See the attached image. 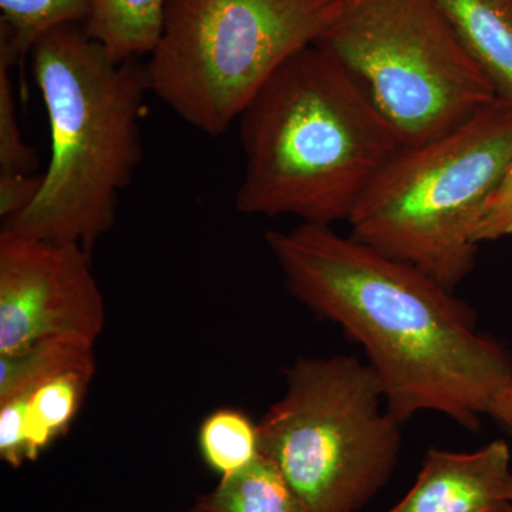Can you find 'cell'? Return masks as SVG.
<instances>
[{"mask_svg":"<svg viewBox=\"0 0 512 512\" xmlns=\"http://www.w3.org/2000/svg\"><path fill=\"white\" fill-rule=\"evenodd\" d=\"M265 239L293 298L363 349L394 419L434 412L480 427L512 380V356L478 330L476 313L454 291L325 225Z\"/></svg>","mask_w":512,"mask_h":512,"instance_id":"obj_1","label":"cell"},{"mask_svg":"<svg viewBox=\"0 0 512 512\" xmlns=\"http://www.w3.org/2000/svg\"><path fill=\"white\" fill-rule=\"evenodd\" d=\"M238 123L245 167L235 207L302 224L348 222L404 148L362 83L320 43L288 60Z\"/></svg>","mask_w":512,"mask_h":512,"instance_id":"obj_2","label":"cell"},{"mask_svg":"<svg viewBox=\"0 0 512 512\" xmlns=\"http://www.w3.org/2000/svg\"><path fill=\"white\" fill-rule=\"evenodd\" d=\"M30 55L52 156L35 200L3 228L90 254L113 228L120 192L143 158L146 64L114 62L79 25L46 33Z\"/></svg>","mask_w":512,"mask_h":512,"instance_id":"obj_3","label":"cell"},{"mask_svg":"<svg viewBox=\"0 0 512 512\" xmlns=\"http://www.w3.org/2000/svg\"><path fill=\"white\" fill-rule=\"evenodd\" d=\"M512 161V104L497 99L444 136L404 147L348 220L350 237L456 291L476 265L474 227Z\"/></svg>","mask_w":512,"mask_h":512,"instance_id":"obj_4","label":"cell"},{"mask_svg":"<svg viewBox=\"0 0 512 512\" xmlns=\"http://www.w3.org/2000/svg\"><path fill=\"white\" fill-rule=\"evenodd\" d=\"M345 0H167L146 72L150 93L220 137L288 60L318 45Z\"/></svg>","mask_w":512,"mask_h":512,"instance_id":"obj_5","label":"cell"},{"mask_svg":"<svg viewBox=\"0 0 512 512\" xmlns=\"http://www.w3.org/2000/svg\"><path fill=\"white\" fill-rule=\"evenodd\" d=\"M284 396L258 421L259 450L274 461L309 512H357L389 483L402 423L355 356L302 357Z\"/></svg>","mask_w":512,"mask_h":512,"instance_id":"obj_6","label":"cell"},{"mask_svg":"<svg viewBox=\"0 0 512 512\" xmlns=\"http://www.w3.org/2000/svg\"><path fill=\"white\" fill-rule=\"evenodd\" d=\"M320 45L362 83L404 147L450 133L497 100L434 0H345Z\"/></svg>","mask_w":512,"mask_h":512,"instance_id":"obj_7","label":"cell"},{"mask_svg":"<svg viewBox=\"0 0 512 512\" xmlns=\"http://www.w3.org/2000/svg\"><path fill=\"white\" fill-rule=\"evenodd\" d=\"M79 244L0 234V356L16 355L52 338L96 345L106 305Z\"/></svg>","mask_w":512,"mask_h":512,"instance_id":"obj_8","label":"cell"},{"mask_svg":"<svg viewBox=\"0 0 512 512\" xmlns=\"http://www.w3.org/2000/svg\"><path fill=\"white\" fill-rule=\"evenodd\" d=\"M511 477L507 441L471 453L430 448L409 493L386 512H505Z\"/></svg>","mask_w":512,"mask_h":512,"instance_id":"obj_9","label":"cell"},{"mask_svg":"<svg viewBox=\"0 0 512 512\" xmlns=\"http://www.w3.org/2000/svg\"><path fill=\"white\" fill-rule=\"evenodd\" d=\"M461 45L512 104V0H434Z\"/></svg>","mask_w":512,"mask_h":512,"instance_id":"obj_10","label":"cell"},{"mask_svg":"<svg viewBox=\"0 0 512 512\" xmlns=\"http://www.w3.org/2000/svg\"><path fill=\"white\" fill-rule=\"evenodd\" d=\"M167 0H94L82 26L114 62H130L153 52Z\"/></svg>","mask_w":512,"mask_h":512,"instance_id":"obj_11","label":"cell"},{"mask_svg":"<svg viewBox=\"0 0 512 512\" xmlns=\"http://www.w3.org/2000/svg\"><path fill=\"white\" fill-rule=\"evenodd\" d=\"M187 512H309L274 461L259 454L248 466L221 476Z\"/></svg>","mask_w":512,"mask_h":512,"instance_id":"obj_12","label":"cell"},{"mask_svg":"<svg viewBox=\"0 0 512 512\" xmlns=\"http://www.w3.org/2000/svg\"><path fill=\"white\" fill-rule=\"evenodd\" d=\"M96 365L93 343L76 338L40 340L16 355L0 356V404L69 373L93 377Z\"/></svg>","mask_w":512,"mask_h":512,"instance_id":"obj_13","label":"cell"},{"mask_svg":"<svg viewBox=\"0 0 512 512\" xmlns=\"http://www.w3.org/2000/svg\"><path fill=\"white\" fill-rule=\"evenodd\" d=\"M94 0H0V56L15 66L40 37L63 26H83Z\"/></svg>","mask_w":512,"mask_h":512,"instance_id":"obj_14","label":"cell"},{"mask_svg":"<svg viewBox=\"0 0 512 512\" xmlns=\"http://www.w3.org/2000/svg\"><path fill=\"white\" fill-rule=\"evenodd\" d=\"M93 377L69 373L37 387L25 399V431L29 461L62 436L79 412ZM15 400V399H13Z\"/></svg>","mask_w":512,"mask_h":512,"instance_id":"obj_15","label":"cell"},{"mask_svg":"<svg viewBox=\"0 0 512 512\" xmlns=\"http://www.w3.org/2000/svg\"><path fill=\"white\" fill-rule=\"evenodd\" d=\"M198 447L205 463L221 476L248 466L261 454L258 423L237 409H218L202 420Z\"/></svg>","mask_w":512,"mask_h":512,"instance_id":"obj_16","label":"cell"},{"mask_svg":"<svg viewBox=\"0 0 512 512\" xmlns=\"http://www.w3.org/2000/svg\"><path fill=\"white\" fill-rule=\"evenodd\" d=\"M13 64L0 57V175L29 174L36 164L32 148L20 133L10 69Z\"/></svg>","mask_w":512,"mask_h":512,"instance_id":"obj_17","label":"cell"},{"mask_svg":"<svg viewBox=\"0 0 512 512\" xmlns=\"http://www.w3.org/2000/svg\"><path fill=\"white\" fill-rule=\"evenodd\" d=\"M512 235V161L484 201L474 227V241H497Z\"/></svg>","mask_w":512,"mask_h":512,"instance_id":"obj_18","label":"cell"},{"mask_svg":"<svg viewBox=\"0 0 512 512\" xmlns=\"http://www.w3.org/2000/svg\"><path fill=\"white\" fill-rule=\"evenodd\" d=\"M25 409V399L0 404V458L13 468L29 461Z\"/></svg>","mask_w":512,"mask_h":512,"instance_id":"obj_19","label":"cell"},{"mask_svg":"<svg viewBox=\"0 0 512 512\" xmlns=\"http://www.w3.org/2000/svg\"><path fill=\"white\" fill-rule=\"evenodd\" d=\"M42 177L32 174L0 175V215L15 217L35 200Z\"/></svg>","mask_w":512,"mask_h":512,"instance_id":"obj_20","label":"cell"},{"mask_svg":"<svg viewBox=\"0 0 512 512\" xmlns=\"http://www.w3.org/2000/svg\"><path fill=\"white\" fill-rule=\"evenodd\" d=\"M488 416L512 433V380L504 384L491 400Z\"/></svg>","mask_w":512,"mask_h":512,"instance_id":"obj_21","label":"cell"},{"mask_svg":"<svg viewBox=\"0 0 512 512\" xmlns=\"http://www.w3.org/2000/svg\"><path fill=\"white\" fill-rule=\"evenodd\" d=\"M508 498H510V507L505 512H512V477L510 481V487H508Z\"/></svg>","mask_w":512,"mask_h":512,"instance_id":"obj_22","label":"cell"}]
</instances>
